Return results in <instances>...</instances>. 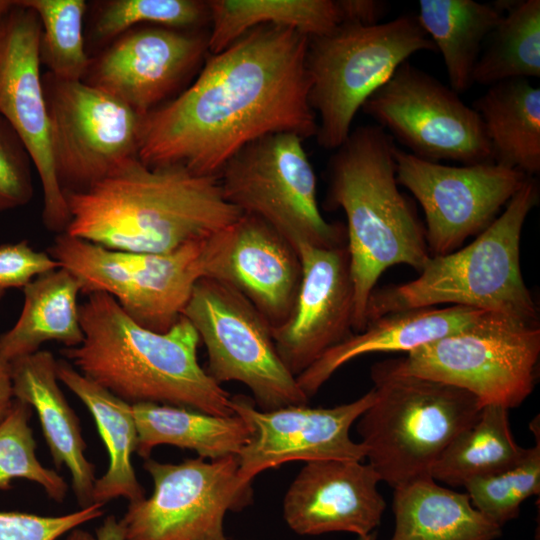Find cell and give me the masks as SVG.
Listing matches in <instances>:
<instances>
[{
	"label": "cell",
	"instance_id": "cell-17",
	"mask_svg": "<svg viewBox=\"0 0 540 540\" xmlns=\"http://www.w3.org/2000/svg\"><path fill=\"white\" fill-rule=\"evenodd\" d=\"M372 388L360 398L330 408L291 405L261 410L242 395L231 397V408L247 423L249 442L238 454V475L251 483L255 476L284 463L339 459L362 461L366 451L350 437V428L374 402Z\"/></svg>",
	"mask_w": 540,
	"mask_h": 540
},
{
	"label": "cell",
	"instance_id": "cell-38",
	"mask_svg": "<svg viewBox=\"0 0 540 540\" xmlns=\"http://www.w3.org/2000/svg\"><path fill=\"white\" fill-rule=\"evenodd\" d=\"M103 515V505L93 503L59 516L0 511V540H57Z\"/></svg>",
	"mask_w": 540,
	"mask_h": 540
},
{
	"label": "cell",
	"instance_id": "cell-34",
	"mask_svg": "<svg viewBox=\"0 0 540 540\" xmlns=\"http://www.w3.org/2000/svg\"><path fill=\"white\" fill-rule=\"evenodd\" d=\"M96 8L91 37L97 43L112 42L139 24L195 30L210 21L207 1L199 0H109Z\"/></svg>",
	"mask_w": 540,
	"mask_h": 540
},
{
	"label": "cell",
	"instance_id": "cell-22",
	"mask_svg": "<svg viewBox=\"0 0 540 540\" xmlns=\"http://www.w3.org/2000/svg\"><path fill=\"white\" fill-rule=\"evenodd\" d=\"M15 399L34 409L56 468L66 467L81 508L92 502L95 466L85 454L80 421L59 385L57 359L39 350L11 361Z\"/></svg>",
	"mask_w": 540,
	"mask_h": 540
},
{
	"label": "cell",
	"instance_id": "cell-40",
	"mask_svg": "<svg viewBox=\"0 0 540 540\" xmlns=\"http://www.w3.org/2000/svg\"><path fill=\"white\" fill-rule=\"evenodd\" d=\"M342 24L372 26L380 23L387 4L379 0H337Z\"/></svg>",
	"mask_w": 540,
	"mask_h": 540
},
{
	"label": "cell",
	"instance_id": "cell-30",
	"mask_svg": "<svg viewBox=\"0 0 540 540\" xmlns=\"http://www.w3.org/2000/svg\"><path fill=\"white\" fill-rule=\"evenodd\" d=\"M208 51L218 53L259 26L286 27L309 38L342 24L337 0H211Z\"/></svg>",
	"mask_w": 540,
	"mask_h": 540
},
{
	"label": "cell",
	"instance_id": "cell-5",
	"mask_svg": "<svg viewBox=\"0 0 540 540\" xmlns=\"http://www.w3.org/2000/svg\"><path fill=\"white\" fill-rule=\"evenodd\" d=\"M538 200V181L528 176L504 211L472 243L449 254L430 256L414 280L374 289L366 307V324L389 313L444 303L539 324L537 306L520 266L522 228Z\"/></svg>",
	"mask_w": 540,
	"mask_h": 540
},
{
	"label": "cell",
	"instance_id": "cell-33",
	"mask_svg": "<svg viewBox=\"0 0 540 540\" xmlns=\"http://www.w3.org/2000/svg\"><path fill=\"white\" fill-rule=\"evenodd\" d=\"M41 24L39 53L47 72L64 80H83L91 59L85 50L84 0H17Z\"/></svg>",
	"mask_w": 540,
	"mask_h": 540
},
{
	"label": "cell",
	"instance_id": "cell-29",
	"mask_svg": "<svg viewBox=\"0 0 540 540\" xmlns=\"http://www.w3.org/2000/svg\"><path fill=\"white\" fill-rule=\"evenodd\" d=\"M503 11L474 0H420L418 21L443 57L449 87L456 93L473 84L482 46Z\"/></svg>",
	"mask_w": 540,
	"mask_h": 540
},
{
	"label": "cell",
	"instance_id": "cell-4",
	"mask_svg": "<svg viewBox=\"0 0 540 540\" xmlns=\"http://www.w3.org/2000/svg\"><path fill=\"white\" fill-rule=\"evenodd\" d=\"M395 143L376 124L351 130L328 165L326 206L344 210L354 292L352 329L366 326V307L381 274L405 264L418 273L430 257L412 204L400 192Z\"/></svg>",
	"mask_w": 540,
	"mask_h": 540
},
{
	"label": "cell",
	"instance_id": "cell-16",
	"mask_svg": "<svg viewBox=\"0 0 540 540\" xmlns=\"http://www.w3.org/2000/svg\"><path fill=\"white\" fill-rule=\"evenodd\" d=\"M15 4L0 24V115L24 143L40 178L43 223L59 234L66 231L70 214L50 151L40 72L41 24L33 10Z\"/></svg>",
	"mask_w": 540,
	"mask_h": 540
},
{
	"label": "cell",
	"instance_id": "cell-43",
	"mask_svg": "<svg viewBox=\"0 0 540 540\" xmlns=\"http://www.w3.org/2000/svg\"><path fill=\"white\" fill-rule=\"evenodd\" d=\"M66 540H97V539L88 531L83 530L78 527L70 531Z\"/></svg>",
	"mask_w": 540,
	"mask_h": 540
},
{
	"label": "cell",
	"instance_id": "cell-45",
	"mask_svg": "<svg viewBox=\"0 0 540 540\" xmlns=\"http://www.w3.org/2000/svg\"><path fill=\"white\" fill-rule=\"evenodd\" d=\"M356 540H377V532L373 531L366 536L358 537Z\"/></svg>",
	"mask_w": 540,
	"mask_h": 540
},
{
	"label": "cell",
	"instance_id": "cell-25",
	"mask_svg": "<svg viewBox=\"0 0 540 540\" xmlns=\"http://www.w3.org/2000/svg\"><path fill=\"white\" fill-rule=\"evenodd\" d=\"M395 529L390 540H495L502 527L478 511L468 494L431 477L394 489Z\"/></svg>",
	"mask_w": 540,
	"mask_h": 540
},
{
	"label": "cell",
	"instance_id": "cell-18",
	"mask_svg": "<svg viewBox=\"0 0 540 540\" xmlns=\"http://www.w3.org/2000/svg\"><path fill=\"white\" fill-rule=\"evenodd\" d=\"M208 51V33L148 25L132 28L91 59L83 79L144 116L166 102Z\"/></svg>",
	"mask_w": 540,
	"mask_h": 540
},
{
	"label": "cell",
	"instance_id": "cell-37",
	"mask_svg": "<svg viewBox=\"0 0 540 540\" xmlns=\"http://www.w3.org/2000/svg\"><path fill=\"white\" fill-rule=\"evenodd\" d=\"M32 165L24 143L0 115V211L30 202L33 196Z\"/></svg>",
	"mask_w": 540,
	"mask_h": 540
},
{
	"label": "cell",
	"instance_id": "cell-24",
	"mask_svg": "<svg viewBox=\"0 0 540 540\" xmlns=\"http://www.w3.org/2000/svg\"><path fill=\"white\" fill-rule=\"evenodd\" d=\"M57 376L91 413L109 457L106 472L95 481L92 502L104 505L125 498L130 503L144 498L132 464L138 442L132 405L86 378L65 360H57Z\"/></svg>",
	"mask_w": 540,
	"mask_h": 540
},
{
	"label": "cell",
	"instance_id": "cell-42",
	"mask_svg": "<svg viewBox=\"0 0 540 540\" xmlns=\"http://www.w3.org/2000/svg\"><path fill=\"white\" fill-rule=\"evenodd\" d=\"M97 540H125L123 527L115 516H107L96 529Z\"/></svg>",
	"mask_w": 540,
	"mask_h": 540
},
{
	"label": "cell",
	"instance_id": "cell-3",
	"mask_svg": "<svg viewBox=\"0 0 540 540\" xmlns=\"http://www.w3.org/2000/svg\"><path fill=\"white\" fill-rule=\"evenodd\" d=\"M79 309L83 340L62 353L86 378L131 405L234 414L231 396L200 366V338L184 316L161 333L139 325L106 293L87 295Z\"/></svg>",
	"mask_w": 540,
	"mask_h": 540
},
{
	"label": "cell",
	"instance_id": "cell-19",
	"mask_svg": "<svg viewBox=\"0 0 540 540\" xmlns=\"http://www.w3.org/2000/svg\"><path fill=\"white\" fill-rule=\"evenodd\" d=\"M302 275L288 317L271 326L278 355L297 377L350 336L354 292L347 244L297 248Z\"/></svg>",
	"mask_w": 540,
	"mask_h": 540
},
{
	"label": "cell",
	"instance_id": "cell-32",
	"mask_svg": "<svg viewBox=\"0 0 540 540\" xmlns=\"http://www.w3.org/2000/svg\"><path fill=\"white\" fill-rule=\"evenodd\" d=\"M503 11L488 36L473 72V82L491 86L540 76V1L496 2ZM486 40V41H487Z\"/></svg>",
	"mask_w": 540,
	"mask_h": 540
},
{
	"label": "cell",
	"instance_id": "cell-28",
	"mask_svg": "<svg viewBox=\"0 0 540 540\" xmlns=\"http://www.w3.org/2000/svg\"><path fill=\"white\" fill-rule=\"evenodd\" d=\"M472 108L480 116L493 161L527 176L540 172V88L528 79L489 86Z\"/></svg>",
	"mask_w": 540,
	"mask_h": 540
},
{
	"label": "cell",
	"instance_id": "cell-11",
	"mask_svg": "<svg viewBox=\"0 0 540 540\" xmlns=\"http://www.w3.org/2000/svg\"><path fill=\"white\" fill-rule=\"evenodd\" d=\"M182 316L204 343L207 373L216 383L244 384L261 410L307 404L296 377L278 355L270 323L236 289L203 277L195 284Z\"/></svg>",
	"mask_w": 540,
	"mask_h": 540
},
{
	"label": "cell",
	"instance_id": "cell-1",
	"mask_svg": "<svg viewBox=\"0 0 540 540\" xmlns=\"http://www.w3.org/2000/svg\"><path fill=\"white\" fill-rule=\"evenodd\" d=\"M309 37L265 25L211 54L196 80L142 118L137 158L219 176L253 141L276 133L317 134L310 105Z\"/></svg>",
	"mask_w": 540,
	"mask_h": 540
},
{
	"label": "cell",
	"instance_id": "cell-39",
	"mask_svg": "<svg viewBox=\"0 0 540 540\" xmlns=\"http://www.w3.org/2000/svg\"><path fill=\"white\" fill-rule=\"evenodd\" d=\"M48 252L35 250L27 240L0 245V302L10 289H23L33 279L59 268Z\"/></svg>",
	"mask_w": 540,
	"mask_h": 540
},
{
	"label": "cell",
	"instance_id": "cell-2",
	"mask_svg": "<svg viewBox=\"0 0 540 540\" xmlns=\"http://www.w3.org/2000/svg\"><path fill=\"white\" fill-rule=\"evenodd\" d=\"M64 195L67 234L127 252L167 253L211 238L242 215L225 199L219 177L181 166L149 167L137 157Z\"/></svg>",
	"mask_w": 540,
	"mask_h": 540
},
{
	"label": "cell",
	"instance_id": "cell-7",
	"mask_svg": "<svg viewBox=\"0 0 540 540\" xmlns=\"http://www.w3.org/2000/svg\"><path fill=\"white\" fill-rule=\"evenodd\" d=\"M419 51L437 49L414 14L372 26L341 24L309 38V100L318 144L327 150L342 145L366 100Z\"/></svg>",
	"mask_w": 540,
	"mask_h": 540
},
{
	"label": "cell",
	"instance_id": "cell-10",
	"mask_svg": "<svg viewBox=\"0 0 540 540\" xmlns=\"http://www.w3.org/2000/svg\"><path fill=\"white\" fill-rule=\"evenodd\" d=\"M303 140L276 133L245 146L218 176L223 195L242 213L272 226L296 250L301 245L347 244L346 228L327 222L319 210L316 177Z\"/></svg>",
	"mask_w": 540,
	"mask_h": 540
},
{
	"label": "cell",
	"instance_id": "cell-36",
	"mask_svg": "<svg viewBox=\"0 0 540 540\" xmlns=\"http://www.w3.org/2000/svg\"><path fill=\"white\" fill-rule=\"evenodd\" d=\"M472 505L503 527L519 516L522 503L540 493V442L524 459L501 472L472 479L463 486Z\"/></svg>",
	"mask_w": 540,
	"mask_h": 540
},
{
	"label": "cell",
	"instance_id": "cell-14",
	"mask_svg": "<svg viewBox=\"0 0 540 540\" xmlns=\"http://www.w3.org/2000/svg\"><path fill=\"white\" fill-rule=\"evenodd\" d=\"M362 110L419 158L462 165L494 162L478 113L453 89L408 60Z\"/></svg>",
	"mask_w": 540,
	"mask_h": 540
},
{
	"label": "cell",
	"instance_id": "cell-15",
	"mask_svg": "<svg viewBox=\"0 0 540 540\" xmlns=\"http://www.w3.org/2000/svg\"><path fill=\"white\" fill-rule=\"evenodd\" d=\"M393 156L398 185L407 188L424 211L430 256L452 253L469 236L485 230L528 177L495 162L444 165L396 145Z\"/></svg>",
	"mask_w": 540,
	"mask_h": 540
},
{
	"label": "cell",
	"instance_id": "cell-35",
	"mask_svg": "<svg viewBox=\"0 0 540 540\" xmlns=\"http://www.w3.org/2000/svg\"><path fill=\"white\" fill-rule=\"evenodd\" d=\"M31 415L32 408L15 399L0 423V490L10 489L14 480L24 479L38 484L50 499L61 503L68 485L60 474L37 458Z\"/></svg>",
	"mask_w": 540,
	"mask_h": 540
},
{
	"label": "cell",
	"instance_id": "cell-8",
	"mask_svg": "<svg viewBox=\"0 0 540 540\" xmlns=\"http://www.w3.org/2000/svg\"><path fill=\"white\" fill-rule=\"evenodd\" d=\"M539 324L489 312L474 325L381 361L388 371L440 381L473 394L482 406H520L534 389Z\"/></svg>",
	"mask_w": 540,
	"mask_h": 540
},
{
	"label": "cell",
	"instance_id": "cell-41",
	"mask_svg": "<svg viewBox=\"0 0 540 540\" xmlns=\"http://www.w3.org/2000/svg\"><path fill=\"white\" fill-rule=\"evenodd\" d=\"M14 400L11 362L0 352V423L8 415Z\"/></svg>",
	"mask_w": 540,
	"mask_h": 540
},
{
	"label": "cell",
	"instance_id": "cell-13",
	"mask_svg": "<svg viewBox=\"0 0 540 540\" xmlns=\"http://www.w3.org/2000/svg\"><path fill=\"white\" fill-rule=\"evenodd\" d=\"M150 497L130 502L120 520L125 540H229L228 512L253 501L251 483L238 475V456L164 463L147 458Z\"/></svg>",
	"mask_w": 540,
	"mask_h": 540
},
{
	"label": "cell",
	"instance_id": "cell-27",
	"mask_svg": "<svg viewBox=\"0 0 540 540\" xmlns=\"http://www.w3.org/2000/svg\"><path fill=\"white\" fill-rule=\"evenodd\" d=\"M132 407L138 432L136 453L145 459L162 444L193 450L209 460L238 456L251 437L247 423L237 414L218 416L156 403Z\"/></svg>",
	"mask_w": 540,
	"mask_h": 540
},
{
	"label": "cell",
	"instance_id": "cell-23",
	"mask_svg": "<svg viewBox=\"0 0 540 540\" xmlns=\"http://www.w3.org/2000/svg\"><path fill=\"white\" fill-rule=\"evenodd\" d=\"M490 311L452 305L389 313L369 321L364 330L351 334L326 351L296 377L309 399L343 365L370 353L409 351L468 328Z\"/></svg>",
	"mask_w": 540,
	"mask_h": 540
},
{
	"label": "cell",
	"instance_id": "cell-21",
	"mask_svg": "<svg viewBox=\"0 0 540 540\" xmlns=\"http://www.w3.org/2000/svg\"><path fill=\"white\" fill-rule=\"evenodd\" d=\"M379 482L369 463L306 462L284 496V520L299 535L349 532L366 536L380 525L386 509Z\"/></svg>",
	"mask_w": 540,
	"mask_h": 540
},
{
	"label": "cell",
	"instance_id": "cell-44",
	"mask_svg": "<svg viewBox=\"0 0 540 540\" xmlns=\"http://www.w3.org/2000/svg\"><path fill=\"white\" fill-rule=\"evenodd\" d=\"M15 6V1L0 0V24Z\"/></svg>",
	"mask_w": 540,
	"mask_h": 540
},
{
	"label": "cell",
	"instance_id": "cell-9",
	"mask_svg": "<svg viewBox=\"0 0 540 540\" xmlns=\"http://www.w3.org/2000/svg\"><path fill=\"white\" fill-rule=\"evenodd\" d=\"M209 239L167 253H136L62 232L48 253L79 280L83 294L106 293L139 325L162 333L179 320L205 277Z\"/></svg>",
	"mask_w": 540,
	"mask_h": 540
},
{
	"label": "cell",
	"instance_id": "cell-31",
	"mask_svg": "<svg viewBox=\"0 0 540 540\" xmlns=\"http://www.w3.org/2000/svg\"><path fill=\"white\" fill-rule=\"evenodd\" d=\"M529 448L517 444L508 409L485 405L476 422L462 431L443 451L430 477L451 487L506 470L525 458Z\"/></svg>",
	"mask_w": 540,
	"mask_h": 540
},
{
	"label": "cell",
	"instance_id": "cell-12",
	"mask_svg": "<svg viewBox=\"0 0 540 540\" xmlns=\"http://www.w3.org/2000/svg\"><path fill=\"white\" fill-rule=\"evenodd\" d=\"M42 84L52 162L64 193L85 190L137 157L142 115L83 80L46 72Z\"/></svg>",
	"mask_w": 540,
	"mask_h": 540
},
{
	"label": "cell",
	"instance_id": "cell-20",
	"mask_svg": "<svg viewBox=\"0 0 540 540\" xmlns=\"http://www.w3.org/2000/svg\"><path fill=\"white\" fill-rule=\"evenodd\" d=\"M301 275L295 247L255 215L242 213L208 241L205 277L236 289L271 326L288 317Z\"/></svg>",
	"mask_w": 540,
	"mask_h": 540
},
{
	"label": "cell",
	"instance_id": "cell-6",
	"mask_svg": "<svg viewBox=\"0 0 540 540\" xmlns=\"http://www.w3.org/2000/svg\"><path fill=\"white\" fill-rule=\"evenodd\" d=\"M375 400L357 420L368 463L393 489L430 477L447 446L479 418L482 405L458 387L371 368Z\"/></svg>",
	"mask_w": 540,
	"mask_h": 540
},
{
	"label": "cell",
	"instance_id": "cell-26",
	"mask_svg": "<svg viewBox=\"0 0 540 540\" xmlns=\"http://www.w3.org/2000/svg\"><path fill=\"white\" fill-rule=\"evenodd\" d=\"M24 303L15 324L0 335V352L10 362L55 341L65 348L83 340L78 296L79 280L59 267L39 275L23 289Z\"/></svg>",
	"mask_w": 540,
	"mask_h": 540
}]
</instances>
